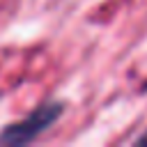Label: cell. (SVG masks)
<instances>
[{
    "mask_svg": "<svg viewBox=\"0 0 147 147\" xmlns=\"http://www.w3.org/2000/svg\"><path fill=\"white\" fill-rule=\"evenodd\" d=\"M138 145H147V133H142V136L138 138Z\"/></svg>",
    "mask_w": 147,
    "mask_h": 147,
    "instance_id": "cell-2",
    "label": "cell"
},
{
    "mask_svg": "<svg viewBox=\"0 0 147 147\" xmlns=\"http://www.w3.org/2000/svg\"><path fill=\"white\" fill-rule=\"evenodd\" d=\"M62 113H64V103L62 101H46V103L37 106L30 115H25L23 119H18L14 124H7L2 129L0 145H25V142L34 140L51 124H55Z\"/></svg>",
    "mask_w": 147,
    "mask_h": 147,
    "instance_id": "cell-1",
    "label": "cell"
}]
</instances>
